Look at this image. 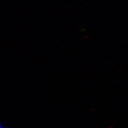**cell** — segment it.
<instances>
[{
  "label": "cell",
  "instance_id": "obj_1",
  "mask_svg": "<svg viewBox=\"0 0 128 128\" xmlns=\"http://www.w3.org/2000/svg\"><path fill=\"white\" fill-rule=\"evenodd\" d=\"M0 128H9L7 125H6L4 122L0 121Z\"/></svg>",
  "mask_w": 128,
  "mask_h": 128
}]
</instances>
